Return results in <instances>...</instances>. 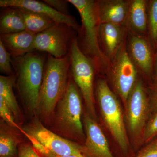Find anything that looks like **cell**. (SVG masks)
I'll return each mask as SVG.
<instances>
[{
    "instance_id": "30",
    "label": "cell",
    "mask_w": 157,
    "mask_h": 157,
    "mask_svg": "<svg viewBox=\"0 0 157 157\" xmlns=\"http://www.w3.org/2000/svg\"><path fill=\"white\" fill-rule=\"evenodd\" d=\"M149 89L151 110L153 113L157 112V82L150 85Z\"/></svg>"
},
{
    "instance_id": "1",
    "label": "cell",
    "mask_w": 157,
    "mask_h": 157,
    "mask_svg": "<svg viewBox=\"0 0 157 157\" xmlns=\"http://www.w3.org/2000/svg\"><path fill=\"white\" fill-rule=\"evenodd\" d=\"M68 1L78 10L81 17V27L76 37L80 50L92 63L97 74L107 75L111 63L105 56L100 44L99 27L101 23L97 1Z\"/></svg>"
},
{
    "instance_id": "20",
    "label": "cell",
    "mask_w": 157,
    "mask_h": 157,
    "mask_svg": "<svg viewBox=\"0 0 157 157\" xmlns=\"http://www.w3.org/2000/svg\"><path fill=\"white\" fill-rule=\"evenodd\" d=\"M16 82L15 74L0 76V97L4 99L11 109L15 119L19 120L21 113L13 90V87L16 86Z\"/></svg>"
},
{
    "instance_id": "6",
    "label": "cell",
    "mask_w": 157,
    "mask_h": 157,
    "mask_svg": "<svg viewBox=\"0 0 157 157\" xmlns=\"http://www.w3.org/2000/svg\"><path fill=\"white\" fill-rule=\"evenodd\" d=\"M69 53L70 75L83 98L88 113L96 120L94 81L95 75L97 73L94 67L80 50L76 37L71 44Z\"/></svg>"
},
{
    "instance_id": "15",
    "label": "cell",
    "mask_w": 157,
    "mask_h": 157,
    "mask_svg": "<svg viewBox=\"0 0 157 157\" xmlns=\"http://www.w3.org/2000/svg\"><path fill=\"white\" fill-rule=\"evenodd\" d=\"M130 0H98V17L100 23L124 25Z\"/></svg>"
},
{
    "instance_id": "31",
    "label": "cell",
    "mask_w": 157,
    "mask_h": 157,
    "mask_svg": "<svg viewBox=\"0 0 157 157\" xmlns=\"http://www.w3.org/2000/svg\"><path fill=\"white\" fill-rule=\"evenodd\" d=\"M157 82V48L155 51L152 83Z\"/></svg>"
},
{
    "instance_id": "29",
    "label": "cell",
    "mask_w": 157,
    "mask_h": 157,
    "mask_svg": "<svg viewBox=\"0 0 157 157\" xmlns=\"http://www.w3.org/2000/svg\"><path fill=\"white\" fill-rule=\"evenodd\" d=\"M18 157H40L32 144H21L18 147Z\"/></svg>"
},
{
    "instance_id": "5",
    "label": "cell",
    "mask_w": 157,
    "mask_h": 157,
    "mask_svg": "<svg viewBox=\"0 0 157 157\" xmlns=\"http://www.w3.org/2000/svg\"><path fill=\"white\" fill-rule=\"evenodd\" d=\"M95 90L104 125L121 149L127 151L129 148L128 139L122 109L116 94L104 78L98 79Z\"/></svg>"
},
{
    "instance_id": "24",
    "label": "cell",
    "mask_w": 157,
    "mask_h": 157,
    "mask_svg": "<svg viewBox=\"0 0 157 157\" xmlns=\"http://www.w3.org/2000/svg\"><path fill=\"white\" fill-rule=\"evenodd\" d=\"M149 117L143 133L144 141L149 143L157 137V112Z\"/></svg>"
},
{
    "instance_id": "4",
    "label": "cell",
    "mask_w": 157,
    "mask_h": 157,
    "mask_svg": "<svg viewBox=\"0 0 157 157\" xmlns=\"http://www.w3.org/2000/svg\"><path fill=\"white\" fill-rule=\"evenodd\" d=\"M81 94L70 75L67 87L56 107L54 127L66 138L85 140L82 123Z\"/></svg>"
},
{
    "instance_id": "8",
    "label": "cell",
    "mask_w": 157,
    "mask_h": 157,
    "mask_svg": "<svg viewBox=\"0 0 157 157\" xmlns=\"http://www.w3.org/2000/svg\"><path fill=\"white\" fill-rule=\"evenodd\" d=\"M21 132L25 136L33 138L45 148L55 154L85 157L82 153L81 145L48 130L37 118L22 128Z\"/></svg>"
},
{
    "instance_id": "14",
    "label": "cell",
    "mask_w": 157,
    "mask_h": 157,
    "mask_svg": "<svg viewBox=\"0 0 157 157\" xmlns=\"http://www.w3.org/2000/svg\"><path fill=\"white\" fill-rule=\"evenodd\" d=\"M128 31L124 25L101 24L99 39L101 48L107 58L113 60L126 40Z\"/></svg>"
},
{
    "instance_id": "11",
    "label": "cell",
    "mask_w": 157,
    "mask_h": 157,
    "mask_svg": "<svg viewBox=\"0 0 157 157\" xmlns=\"http://www.w3.org/2000/svg\"><path fill=\"white\" fill-rule=\"evenodd\" d=\"M126 48L140 76L152 84L155 51L148 37L128 32Z\"/></svg>"
},
{
    "instance_id": "22",
    "label": "cell",
    "mask_w": 157,
    "mask_h": 157,
    "mask_svg": "<svg viewBox=\"0 0 157 157\" xmlns=\"http://www.w3.org/2000/svg\"><path fill=\"white\" fill-rule=\"evenodd\" d=\"M148 38L155 51L157 48V0L148 1Z\"/></svg>"
},
{
    "instance_id": "23",
    "label": "cell",
    "mask_w": 157,
    "mask_h": 157,
    "mask_svg": "<svg viewBox=\"0 0 157 157\" xmlns=\"http://www.w3.org/2000/svg\"><path fill=\"white\" fill-rule=\"evenodd\" d=\"M11 55L0 41V71L1 73L11 76L14 75L12 67Z\"/></svg>"
},
{
    "instance_id": "12",
    "label": "cell",
    "mask_w": 157,
    "mask_h": 157,
    "mask_svg": "<svg viewBox=\"0 0 157 157\" xmlns=\"http://www.w3.org/2000/svg\"><path fill=\"white\" fill-rule=\"evenodd\" d=\"M86 138L82 147L85 157H114L106 136L95 120L88 113L84 114Z\"/></svg>"
},
{
    "instance_id": "19",
    "label": "cell",
    "mask_w": 157,
    "mask_h": 157,
    "mask_svg": "<svg viewBox=\"0 0 157 157\" xmlns=\"http://www.w3.org/2000/svg\"><path fill=\"white\" fill-rule=\"evenodd\" d=\"M12 128L1 121L0 157H18L20 140Z\"/></svg>"
},
{
    "instance_id": "26",
    "label": "cell",
    "mask_w": 157,
    "mask_h": 157,
    "mask_svg": "<svg viewBox=\"0 0 157 157\" xmlns=\"http://www.w3.org/2000/svg\"><path fill=\"white\" fill-rule=\"evenodd\" d=\"M43 2L59 13L67 16L70 15L68 0H44Z\"/></svg>"
},
{
    "instance_id": "16",
    "label": "cell",
    "mask_w": 157,
    "mask_h": 157,
    "mask_svg": "<svg viewBox=\"0 0 157 157\" xmlns=\"http://www.w3.org/2000/svg\"><path fill=\"white\" fill-rule=\"evenodd\" d=\"M148 0H130L124 26L128 33L148 37Z\"/></svg>"
},
{
    "instance_id": "3",
    "label": "cell",
    "mask_w": 157,
    "mask_h": 157,
    "mask_svg": "<svg viewBox=\"0 0 157 157\" xmlns=\"http://www.w3.org/2000/svg\"><path fill=\"white\" fill-rule=\"evenodd\" d=\"M70 67V53L59 59L47 54L37 110L45 120L52 117L58 103L67 90Z\"/></svg>"
},
{
    "instance_id": "17",
    "label": "cell",
    "mask_w": 157,
    "mask_h": 157,
    "mask_svg": "<svg viewBox=\"0 0 157 157\" xmlns=\"http://www.w3.org/2000/svg\"><path fill=\"white\" fill-rule=\"evenodd\" d=\"M36 34L27 30L19 33L1 34L2 41L13 57H18L36 51L34 45Z\"/></svg>"
},
{
    "instance_id": "18",
    "label": "cell",
    "mask_w": 157,
    "mask_h": 157,
    "mask_svg": "<svg viewBox=\"0 0 157 157\" xmlns=\"http://www.w3.org/2000/svg\"><path fill=\"white\" fill-rule=\"evenodd\" d=\"M4 9L0 17L1 34L14 33L27 30L19 9L14 7Z\"/></svg>"
},
{
    "instance_id": "9",
    "label": "cell",
    "mask_w": 157,
    "mask_h": 157,
    "mask_svg": "<svg viewBox=\"0 0 157 157\" xmlns=\"http://www.w3.org/2000/svg\"><path fill=\"white\" fill-rule=\"evenodd\" d=\"M124 107L126 119L131 134L134 136L143 134L151 110L149 92L140 75Z\"/></svg>"
},
{
    "instance_id": "10",
    "label": "cell",
    "mask_w": 157,
    "mask_h": 157,
    "mask_svg": "<svg viewBox=\"0 0 157 157\" xmlns=\"http://www.w3.org/2000/svg\"><path fill=\"white\" fill-rule=\"evenodd\" d=\"M77 33L74 29L63 23H56L46 30L36 34L35 51L62 58L70 53V46Z\"/></svg>"
},
{
    "instance_id": "25",
    "label": "cell",
    "mask_w": 157,
    "mask_h": 157,
    "mask_svg": "<svg viewBox=\"0 0 157 157\" xmlns=\"http://www.w3.org/2000/svg\"><path fill=\"white\" fill-rule=\"evenodd\" d=\"M0 116L3 121L7 125L21 132L22 128L16 123L15 117L11 109L1 97H0Z\"/></svg>"
},
{
    "instance_id": "13",
    "label": "cell",
    "mask_w": 157,
    "mask_h": 157,
    "mask_svg": "<svg viewBox=\"0 0 157 157\" xmlns=\"http://www.w3.org/2000/svg\"><path fill=\"white\" fill-rule=\"evenodd\" d=\"M1 8L14 7L45 14L50 17L56 23H63L70 26L77 32H79L81 25L71 15H64L56 11L44 2L36 0H1Z\"/></svg>"
},
{
    "instance_id": "28",
    "label": "cell",
    "mask_w": 157,
    "mask_h": 157,
    "mask_svg": "<svg viewBox=\"0 0 157 157\" xmlns=\"http://www.w3.org/2000/svg\"><path fill=\"white\" fill-rule=\"evenodd\" d=\"M136 157H157V138L147 144Z\"/></svg>"
},
{
    "instance_id": "2",
    "label": "cell",
    "mask_w": 157,
    "mask_h": 157,
    "mask_svg": "<svg viewBox=\"0 0 157 157\" xmlns=\"http://www.w3.org/2000/svg\"><path fill=\"white\" fill-rule=\"evenodd\" d=\"M47 57L44 52L36 51L12 59L16 87L24 105L31 114L37 112Z\"/></svg>"
},
{
    "instance_id": "21",
    "label": "cell",
    "mask_w": 157,
    "mask_h": 157,
    "mask_svg": "<svg viewBox=\"0 0 157 157\" xmlns=\"http://www.w3.org/2000/svg\"><path fill=\"white\" fill-rule=\"evenodd\" d=\"M19 9L23 17L26 29L33 33H42L56 23L45 14L25 9Z\"/></svg>"
},
{
    "instance_id": "27",
    "label": "cell",
    "mask_w": 157,
    "mask_h": 157,
    "mask_svg": "<svg viewBox=\"0 0 157 157\" xmlns=\"http://www.w3.org/2000/svg\"><path fill=\"white\" fill-rule=\"evenodd\" d=\"M26 137L28 138L29 140L31 142V144L40 157H76L72 156L59 155L55 154L45 148L44 147L42 146L32 137L29 136H26Z\"/></svg>"
},
{
    "instance_id": "7",
    "label": "cell",
    "mask_w": 157,
    "mask_h": 157,
    "mask_svg": "<svg viewBox=\"0 0 157 157\" xmlns=\"http://www.w3.org/2000/svg\"><path fill=\"white\" fill-rule=\"evenodd\" d=\"M107 76L110 78L115 93L125 106L129 95L140 76L127 52L126 40L111 63Z\"/></svg>"
}]
</instances>
